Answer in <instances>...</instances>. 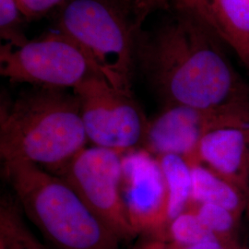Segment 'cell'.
Instances as JSON below:
<instances>
[{
	"instance_id": "21",
	"label": "cell",
	"mask_w": 249,
	"mask_h": 249,
	"mask_svg": "<svg viewBox=\"0 0 249 249\" xmlns=\"http://www.w3.org/2000/svg\"><path fill=\"white\" fill-rule=\"evenodd\" d=\"M172 2L177 9H185L193 12L211 26L206 0H172Z\"/></svg>"
},
{
	"instance_id": "3",
	"label": "cell",
	"mask_w": 249,
	"mask_h": 249,
	"mask_svg": "<svg viewBox=\"0 0 249 249\" xmlns=\"http://www.w3.org/2000/svg\"><path fill=\"white\" fill-rule=\"evenodd\" d=\"M18 205L55 249H121L120 240L61 178L35 163L2 162Z\"/></svg>"
},
{
	"instance_id": "23",
	"label": "cell",
	"mask_w": 249,
	"mask_h": 249,
	"mask_svg": "<svg viewBox=\"0 0 249 249\" xmlns=\"http://www.w3.org/2000/svg\"></svg>"
},
{
	"instance_id": "18",
	"label": "cell",
	"mask_w": 249,
	"mask_h": 249,
	"mask_svg": "<svg viewBox=\"0 0 249 249\" xmlns=\"http://www.w3.org/2000/svg\"><path fill=\"white\" fill-rule=\"evenodd\" d=\"M132 249H247L238 240H213L195 245H180L158 237L140 234Z\"/></svg>"
},
{
	"instance_id": "10",
	"label": "cell",
	"mask_w": 249,
	"mask_h": 249,
	"mask_svg": "<svg viewBox=\"0 0 249 249\" xmlns=\"http://www.w3.org/2000/svg\"><path fill=\"white\" fill-rule=\"evenodd\" d=\"M197 160L248 192L249 112L206 134L199 144Z\"/></svg>"
},
{
	"instance_id": "5",
	"label": "cell",
	"mask_w": 249,
	"mask_h": 249,
	"mask_svg": "<svg viewBox=\"0 0 249 249\" xmlns=\"http://www.w3.org/2000/svg\"><path fill=\"white\" fill-rule=\"evenodd\" d=\"M0 73L12 82L55 89H74L90 76L101 75L80 46L60 31L18 46L1 45Z\"/></svg>"
},
{
	"instance_id": "13",
	"label": "cell",
	"mask_w": 249,
	"mask_h": 249,
	"mask_svg": "<svg viewBox=\"0 0 249 249\" xmlns=\"http://www.w3.org/2000/svg\"><path fill=\"white\" fill-rule=\"evenodd\" d=\"M162 171L167 190V225L191 206L192 173L186 159L175 154L155 156ZM166 225V226H167ZM165 229V228H164Z\"/></svg>"
},
{
	"instance_id": "7",
	"label": "cell",
	"mask_w": 249,
	"mask_h": 249,
	"mask_svg": "<svg viewBox=\"0 0 249 249\" xmlns=\"http://www.w3.org/2000/svg\"><path fill=\"white\" fill-rule=\"evenodd\" d=\"M73 92L88 140L95 146L124 153L142 145L149 120L132 92L117 89L98 74L83 80Z\"/></svg>"
},
{
	"instance_id": "12",
	"label": "cell",
	"mask_w": 249,
	"mask_h": 249,
	"mask_svg": "<svg viewBox=\"0 0 249 249\" xmlns=\"http://www.w3.org/2000/svg\"><path fill=\"white\" fill-rule=\"evenodd\" d=\"M191 165L192 201L196 204L217 205L242 216L246 213L247 191L203 163Z\"/></svg>"
},
{
	"instance_id": "1",
	"label": "cell",
	"mask_w": 249,
	"mask_h": 249,
	"mask_svg": "<svg viewBox=\"0 0 249 249\" xmlns=\"http://www.w3.org/2000/svg\"><path fill=\"white\" fill-rule=\"evenodd\" d=\"M138 32L135 59L166 106L221 109L249 104V86L204 20L185 9Z\"/></svg>"
},
{
	"instance_id": "11",
	"label": "cell",
	"mask_w": 249,
	"mask_h": 249,
	"mask_svg": "<svg viewBox=\"0 0 249 249\" xmlns=\"http://www.w3.org/2000/svg\"><path fill=\"white\" fill-rule=\"evenodd\" d=\"M210 24L249 71V0H206Z\"/></svg>"
},
{
	"instance_id": "9",
	"label": "cell",
	"mask_w": 249,
	"mask_h": 249,
	"mask_svg": "<svg viewBox=\"0 0 249 249\" xmlns=\"http://www.w3.org/2000/svg\"><path fill=\"white\" fill-rule=\"evenodd\" d=\"M122 195L138 236L155 235L167 225V190L160 163L149 151L123 154Z\"/></svg>"
},
{
	"instance_id": "8",
	"label": "cell",
	"mask_w": 249,
	"mask_h": 249,
	"mask_svg": "<svg viewBox=\"0 0 249 249\" xmlns=\"http://www.w3.org/2000/svg\"><path fill=\"white\" fill-rule=\"evenodd\" d=\"M249 112V104L221 109L166 106L149 120L142 146L154 156L175 154L198 163L199 144L216 126Z\"/></svg>"
},
{
	"instance_id": "4",
	"label": "cell",
	"mask_w": 249,
	"mask_h": 249,
	"mask_svg": "<svg viewBox=\"0 0 249 249\" xmlns=\"http://www.w3.org/2000/svg\"><path fill=\"white\" fill-rule=\"evenodd\" d=\"M124 7L119 0H70L57 25L110 84L132 92L136 41L141 28L135 14Z\"/></svg>"
},
{
	"instance_id": "16",
	"label": "cell",
	"mask_w": 249,
	"mask_h": 249,
	"mask_svg": "<svg viewBox=\"0 0 249 249\" xmlns=\"http://www.w3.org/2000/svg\"><path fill=\"white\" fill-rule=\"evenodd\" d=\"M200 220L219 240H238L236 237L240 215L217 205L196 204L190 206Z\"/></svg>"
},
{
	"instance_id": "15",
	"label": "cell",
	"mask_w": 249,
	"mask_h": 249,
	"mask_svg": "<svg viewBox=\"0 0 249 249\" xmlns=\"http://www.w3.org/2000/svg\"><path fill=\"white\" fill-rule=\"evenodd\" d=\"M151 236L180 245H195L219 240L191 208L175 218L161 232Z\"/></svg>"
},
{
	"instance_id": "20",
	"label": "cell",
	"mask_w": 249,
	"mask_h": 249,
	"mask_svg": "<svg viewBox=\"0 0 249 249\" xmlns=\"http://www.w3.org/2000/svg\"><path fill=\"white\" fill-rule=\"evenodd\" d=\"M173 4L172 0H132L134 13L138 26L142 25L147 16L156 9L167 8Z\"/></svg>"
},
{
	"instance_id": "17",
	"label": "cell",
	"mask_w": 249,
	"mask_h": 249,
	"mask_svg": "<svg viewBox=\"0 0 249 249\" xmlns=\"http://www.w3.org/2000/svg\"><path fill=\"white\" fill-rule=\"evenodd\" d=\"M23 18L17 0H0V35L6 44L18 46L28 41L21 30Z\"/></svg>"
},
{
	"instance_id": "6",
	"label": "cell",
	"mask_w": 249,
	"mask_h": 249,
	"mask_svg": "<svg viewBox=\"0 0 249 249\" xmlns=\"http://www.w3.org/2000/svg\"><path fill=\"white\" fill-rule=\"evenodd\" d=\"M123 154L85 147L53 174L64 179L122 242L138 237L122 195Z\"/></svg>"
},
{
	"instance_id": "22",
	"label": "cell",
	"mask_w": 249,
	"mask_h": 249,
	"mask_svg": "<svg viewBox=\"0 0 249 249\" xmlns=\"http://www.w3.org/2000/svg\"><path fill=\"white\" fill-rule=\"evenodd\" d=\"M245 213L248 215L249 221V187L248 189V192H247V207H246V213Z\"/></svg>"
},
{
	"instance_id": "19",
	"label": "cell",
	"mask_w": 249,
	"mask_h": 249,
	"mask_svg": "<svg viewBox=\"0 0 249 249\" xmlns=\"http://www.w3.org/2000/svg\"><path fill=\"white\" fill-rule=\"evenodd\" d=\"M18 7L27 18L41 17L69 0H17Z\"/></svg>"
},
{
	"instance_id": "2",
	"label": "cell",
	"mask_w": 249,
	"mask_h": 249,
	"mask_svg": "<svg viewBox=\"0 0 249 249\" xmlns=\"http://www.w3.org/2000/svg\"><path fill=\"white\" fill-rule=\"evenodd\" d=\"M88 141L74 92L38 87L1 104L2 162L28 161L54 174L84 149Z\"/></svg>"
},
{
	"instance_id": "14",
	"label": "cell",
	"mask_w": 249,
	"mask_h": 249,
	"mask_svg": "<svg viewBox=\"0 0 249 249\" xmlns=\"http://www.w3.org/2000/svg\"><path fill=\"white\" fill-rule=\"evenodd\" d=\"M0 249H46L27 227L20 206L7 197L0 204Z\"/></svg>"
}]
</instances>
